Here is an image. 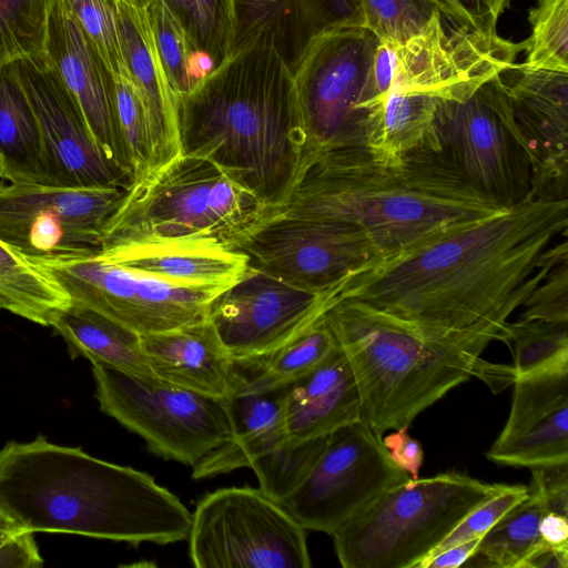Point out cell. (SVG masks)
Returning <instances> with one entry per match:
<instances>
[{
	"mask_svg": "<svg viewBox=\"0 0 568 568\" xmlns=\"http://www.w3.org/2000/svg\"><path fill=\"white\" fill-rule=\"evenodd\" d=\"M568 199L530 197L506 212L427 242L345 278L353 297L428 336L479 354L504 342L510 314L568 260Z\"/></svg>",
	"mask_w": 568,
	"mask_h": 568,
	"instance_id": "obj_1",
	"label": "cell"
},
{
	"mask_svg": "<svg viewBox=\"0 0 568 568\" xmlns=\"http://www.w3.org/2000/svg\"><path fill=\"white\" fill-rule=\"evenodd\" d=\"M508 209L470 184L440 151L419 148L385 160L349 146L313 159L272 217L352 223L382 262Z\"/></svg>",
	"mask_w": 568,
	"mask_h": 568,
	"instance_id": "obj_2",
	"label": "cell"
},
{
	"mask_svg": "<svg viewBox=\"0 0 568 568\" xmlns=\"http://www.w3.org/2000/svg\"><path fill=\"white\" fill-rule=\"evenodd\" d=\"M0 507L31 532L174 544L192 514L148 473L38 435L0 449Z\"/></svg>",
	"mask_w": 568,
	"mask_h": 568,
	"instance_id": "obj_3",
	"label": "cell"
},
{
	"mask_svg": "<svg viewBox=\"0 0 568 568\" xmlns=\"http://www.w3.org/2000/svg\"><path fill=\"white\" fill-rule=\"evenodd\" d=\"M175 102L181 152L217 164L273 215L302 155L292 68L275 44L258 39L227 54Z\"/></svg>",
	"mask_w": 568,
	"mask_h": 568,
	"instance_id": "obj_4",
	"label": "cell"
},
{
	"mask_svg": "<svg viewBox=\"0 0 568 568\" xmlns=\"http://www.w3.org/2000/svg\"><path fill=\"white\" fill-rule=\"evenodd\" d=\"M345 353L361 395V422L377 436L412 422L470 377L494 392L514 383L510 365L426 335L353 297H337L321 315Z\"/></svg>",
	"mask_w": 568,
	"mask_h": 568,
	"instance_id": "obj_5",
	"label": "cell"
},
{
	"mask_svg": "<svg viewBox=\"0 0 568 568\" xmlns=\"http://www.w3.org/2000/svg\"><path fill=\"white\" fill-rule=\"evenodd\" d=\"M271 216V209L217 164L181 153L126 189L104 225L101 248L195 242L235 250Z\"/></svg>",
	"mask_w": 568,
	"mask_h": 568,
	"instance_id": "obj_6",
	"label": "cell"
},
{
	"mask_svg": "<svg viewBox=\"0 0 568 568\" xmlns=\"http://www.w3.org/2000/svg\"><path fill=\"white\" fill-rule=\"evenodd\" d=\"M505 485L458 471L394 485L333 532L338 561L344 568H417Z\"/></svg>",
	"mask_w": 568,
	"mask_h": 568,
	"instance_id": "obj_7",
	"label": "cell"
},
{
	"mask_svg": "<svg viewBox=\"0 0 568 568\" xmlns=\"http://www.w3.org/2000/svg\"><path fill=\"white\" fill-rule=\"evenodd\" d=\"M376 42L375 34L362 24L337 23L314 34L293 62L302 135L298 180L324 152L369 148L376 118L359 103Z\"/></svg>",
	"mask_w": 568,
	"mask_h": 568,
	"instance_id": "obj_8",
	"label": "cell"
},
{
	"mask_svg": "<svg viewBox=\"0 0 568 568\" xmlns=\"http://www.w3.org/2000/svg\"><path fill=\"white\" fill-rule=\"evenodd\" d=\"M92 374L100 409L164 459L194 467L230 436L224 398L97 364Z\"/></svg>",
	"mask_w": 568,
	"mask_h": 568,
	"instance_id": "obj_9",
	"label": "cell"
},
{
	"mask_svg": "<svg viewBox=\"0 0 568 568\" xmlns=\"http://www.w3.org/2000/svg\"><path fill=\"white\" fill-rule=\"evenodd\" d=\"M438 151L480 192L511 207L532 197L531 166L501 74L463 100L438 102Z\"/></svg>",
	"mask_w": 568,
	"mask_h": 568,
	"instance_id": "obj_10",
	"label": "cell"
},
{
	"mask_svg": "<svg viewBox=\"0 0 568 568\" xmlns=\"http://www.w3.org/2000/svg\"><path fill=\"white\" fill-rule=\"evenodd\" d=\"M189 557L196 568H310L306 529L260 488L204 495L191 518Z\"/></svg>",
	"mask_w": 568,
	"mask_h": 568,
	"instance_id": "obj_11",
	"label": "cell"
},
{
	"mask_svg": "<svg viewBox=\"0 0 568 568\" xmlns=\"http://www.w3.org/2000/svg\"><path fill=\"white\" fill-rule=\"evenodd\" d=\"M125 191L1 184L0 241L31 264L95 254Z\"/></svg>",
	"mask_w": 568,
	"mask_h": 568,
	"instance_id": "obj_12",
	"label": "cell"
},
{
	"mask_svg": "<svg viewBox=\"0 0 568 568\" xmlns=\"http://www.w3.org/2000/svg\"><path fill=\"white\" fill-rule=\"evenodd\" d=\"M32 265L49 275L71 302L91 307L139 334L205 320L210 301L224 290L176 285L95 254Z\"/></svg>",
	"mask_w": 568,
	"mask_h": 568,
	"instance_id": "obj_13",
	"label": "cell"
},
{
	"mask_svg": "<svg viewBox=\"0 0 568 568\" xmlns=\"http://www.w3.org/2000/svg\"><path fill=\"white\" fill-rule=\"evenodd\" d=\"M410 479L362 422L327 436L326 446L303 483L281 504L308 530L328 535L387 488Z\"/></svg>",
	"mask_w": 568,
	"mask_h": 568,
	"instance_id": "obj_14",
	"label": "cell"
},
{
	"mask_svg": "<svg viewBox=\"0 0 568 568\" xmlns=\"http://www.w3.org/2000/svg\"><path fill=\"white\" fill-rule=\"evenodd\" d=\"M235 250L252 268L314 293L379 262L362 229L334 220L273 216Z\"/></svg>",
	"mask_w": 568,
	"mask_h": 568,
	"instance_id": "obj_15",
	"label": "cell"
},
{
	"mask_svg": "<svg viewBox=\"0 0 568 568\" xmlns=\"http://www.w3.org/2000/svg\"><path fill=\"white\" fill-rule=\"evenodd\" d=\"M438 10L426 24L396 44L390 89L463 100L516 64L525 42H513L496 30L453 28ZM389 89V90H390Z\"/></svg>",
	"mask_w": 568,
	"mask_h": 568,
	"instance_id": "obj_16",
	"label": "cell"
},
{
	"mask_svg": "<svg viewBox=\"0 0 568 568\" xmlns=\"http://www.w3.org/2000/svg\"><path fill=\"white\" fill-rule=\"evenodd\" d=\"M43 145L45 186L128 189L130 175L102 151L75 98L44 50L18 60Z\"/></svg>",
	"mask_w": 568,
	"mask_h": 568,
	"instance_id": "obj_17",
	"label": "cell"
},
{
	"mask_svg": "<svg viewBox=\"0 0 568 568\" xmlns=\"http://www.w3.org/2000/svg\"><path fill=\"white\" fill-rule=\"evenodd\" d=\"M341 283L314 293L248 265L239 281L210 301L207 318L234 362L255 361L314 323L333 302Z\"/></svg>",
	"mask_w": 568,
	"mask_h": 568,
	"instance_id": "obj_18",
	"label": "cell"
},
{
	"mask_svg": "<svg viewBox=\"0 0 568 568\" xmlns=\"http://www.w3.org/2000/svg\"><path fill=\"white\" fill-rule=\"evenodd\" d=\"M501 78L529 156L532 197L568 199V73L516 63Z\"/></svg>",
	"mask_w": 568,
	"mask_h": 568,
	"instance_id": "obj_19",
	"label": "cell"
},
{
	"mask_svg": "<svg viewBox=\"0 0 568 568\" xmlns=\"http://www.w3.org/2000/svg\"><path fill=\"white\" fill-rule=\"evenodd\" d=\"M44 52L109 159L133 182L115 110L114 80L67 0H47Z\"/></svg>",
	"mask_w": 568,
	"mask_h": 568,
	"instance_id": "obj_20",
	"label": "cell"
},
{
	"mask_svg": "<svg viewBox=\"0 0 568 568\" xmlns=\"http://www.w3.org/2000/svg\"><path fill=\"white\" fill-rule=\"evenodd\" d=\"M508 419L486 452L496 464L546 467L568 463V371L515 378Z\"/></svg>",
	"mask_w": 568,
	"mask_h": 568,
	"instance_id": "obj_21",
	"label": "cell"
},
{
	"mask_svg": "<svg viewBox=\"0 0 568 568\" xmlns=\"http://www.w3.org/2000/svg\"><path fill=\"white\" fill-rule=\"evenodd\" d=\"M140 341L155 377L215 398H226L231 393L235 362L207 317L164 332L140 334Z\"/></svg>",
	"mask_w": 568,
	"mask_h": 568,
	"instance_id": "obj_22",
	"label": "cell"
},
{
	"mask_svg": "<svg viewBox=\"0 0 568 568\" xmlns=\"http://www.w3.org/2000/svg\"><path fill=\"white\" fill-rule=\"evenodd\" d=\"M116 8L121 48L129 77L145 109L156 171L182 153L175 97L160 59L145 7L116 0Z\"/></svg>",
	"mask_w": 568,
	"mask_h": 568,
	"instance_id": "obj_23",
	"label": "cell"
},
{
	"mask_svg": "<svg viewBox=\"0 0 568 568\" xmlns=\"http://www.w3.org/2000/svg\"><path fill=\"white\" fill-rule=\"evenodd\" d=\"M361 422V395L339 346L315 369L288 384L283 407V440L297 444Z\"/></svg>",
	"mask_w": 568,
	"mask_h": 568,
	"instance_id": "obj_24",
	"label": "cell"
},
{
	"mask_svg": "<svg viewBox=\"0 0 568 568\" xmlns=\"http://www.w3.org/2000/svg\"><path fill=\"white\" fill-rule=\"evenodd\" d=\"M95 255L176 285L226 288L248 270L245 253L212 243L141 242L101 248Z\"/></svg>",
	"mask_w": 568,
	"mask_h": 568,
	"instance_id": "obj_25",
	"label": "cell"
},
{
	"mask_svg": "<svg viewBox=\"0 0 568 568\" xmlns=\"http://www.w3.org/2000/svg\"><path fill=\"white\" fill-rule=\"evenodd\" d=\"M287 387L250 392L233 385L224 398L230 436L193 467L192 478L200 480L251 467L260 457L282 445Z\"/></svg>",
	"mask_w": 568,
	"mask_h": 568,
	"instance_id": "obj_26",
	"label": "cell"
},
{
	"mask_svg": "<svg viewBox=\"0 0 568 568\" xmlns=\"http://www.w3.org/2000/svg\"><path fill=\"white\" fill-rule=\"evenodd\" d=\"M49 326L64 339L72 358L155 377L142 352L140 334L91 307L70 302L52 314Z\"/></svg>",
	"mask_w": 568,
	"mask_h": 568,
	"instance_id": "obj_27",
	"label": "cell"
},
{
	"mask_svg": "<svg viewBox=\"0 0 568 568\" xmlns=\"http://www.w3.org/2000/svg\"><path fill=\"white\" fill-rule=\"evenodd\" d=\"M0 159L11 183L45 184L41 133L18 61L0 65Z\"/></svg>",
	"mask_w": 568,
	"mask_h": 568,
	"instance_id": "obj_28",
	"label": "cell"
},
{
	"mask_svg": "<svg viewBox=\"0 0 568 568\" xmlns=\"http://www.w3.org/2000/svg\"><path fill=\"white\" fill-rule=\"evenodd\" d=\"M229 11L227 54L265 39L292 67L308 40L320 32L303 0H229Z\"/></svg>",
	"mask_w": 568,
	"mask_h": 568,
	"instance_id": "obj_29",
	"label": "cell"
},
{
	"mask_svg": "<svg viewBox=\"0 0 568 568\" xmlns=\"http://www.w3.org/2000/svg\"><path fill=\"white\" fill-rule=\"evenodd\" d=\"M338 344L321 316L295 337L268 355L235 365L252 371L235 369L234 386L250 392H268L293 383L320 366Z\"/></svg>",
	"mask_w": 568,
	"mask_h": 568,
	"instance_id": "obj_30",
	"label": "cell"
},
{
	"mask_svg": "<svg viewBox=\"0 0 568 568\" xmlns=\"http://www.w3.org/2000/svg\"><path fill=\"white\" fill-rule=\"evenodd\" d=\"M528 490L527 498L481 537L471 556L479 558L477 566L524 568L528 558L545 544L539 534V524L549 510L539 493Z\"/></svg>",
	"mask_w": 568,
	"mask_h": 568,
	"instance_id": "obj_31",
	"label": "cell"
},
{
	"mask_svg": "<svg viewBox=\"0 0 568 568\" xmlns=\"http://www.w3.org/2000/svg\"><path fill=\"white\" fill-rule=\"evenodd\" d=\"M0 292L20 307V316L49 326L52 314L70 304L68 295L44 272L0 241Z\"/></svg>",
	"mask_w": 568,
	"mask_h": 568,
	"instance_id": "obj_32",
	"label": "cell"
},
{
	"mask_svg": "<svg viewBox=\"0 0 568 568\" xmlns=\"http://www.w3.org/2000/svg\"><path fill=\"white\" fill-rule=\"evenodd\" d=\"M505 343L513 347L510 365L518 377L568 371V323L519 320L508 322Z\"/></svg>",
	"mask_w": 568,
	"mask_h": 568,
	"instance_id": "obj_33",
	"label": "cell"
},
{
	"mask_svg": "<svg viewBox=\"0 0 568 568\" xmlns=\"http://www.w3.org/2000/svg\"><path fill=\"white\" fill-rule=\"evenodd\" d=\"M531 33L524 64L568 73V0H538L528 11Z\"/></svg>",
	"mask_w": 568,
	"mask_h": 568,
	"instance_id": "obj_34",
	"label": "cell"
},
{
	"mask_svg": "<svg viewBox=\"0 0 568 568\" xmlns=\"http://www.w3.org/2000/svg\"><path fill=\"white\" fill-rule=\"evenodd\" d=\"M327 436L280 445L255 460L250 468L258 479L260 489L281 504L306 478L323 453Z\"/></svg>",
	"mask_w": 568,
	"mask_h": 568,
	"instance_id": "obj_35",
	"label": "cell"
},
{
	"mask_svg": "<svg viewBox=\"0 0 568 568\" xmlns=\"http://www.w3.org/2000/svg\"><path fill=\"white\" fill-rule=\"evenodd\" d=\"M47 0H0V65L44 50Z\"/></svg>",
	"mask_w": 568,
	"mask_h": 568,
	"instance_id": "obj_36",
	"label": "cell"
},
{
	"mask_svg": "<svg viewBox=\"0 0 568 568\" xmlns=\"http://www.w3.org/2000/svg\"><path fill=\"white\" fill-rule=\"evenodd\" d=\"M164 1L184 28L193 50L207 52L217 67L229 51V0Z\"/></svg>",
	"mask_w": 568,
	"mask_h": 568,
	"instance_id": "obj_37",
	"label": "cell"
},
{
	"mask_svg": "<svg viewBox=\"0 0 568 568\" xmlns=\"http://www.w3.org/2000/svg\"><path fill=\"white\" fill-rule=\"evenodd\" d=\"M113 80L116 118L129 155L133 182H136L154 171L148 116L129 74L114 75Z\"/></svg>",
	"mask_w": 568,
	"mask_h": 568,
	"instance_id": "obj_38",
	"label": "cell"
},
{
	"mask_svg": "<svg viewBox=\"0 0 568 568\" xmlns=\"http://www.w3.org/2000/svg\"><path fill=\"white\" fill-rule=\"evenodd\" d=\"M145 10L161 62L176 101L193 90L187 74V60L193 48L184 28L164 0H150Z\"/></svg>",
	"mask_w": 568,
	"mask_h": 568,
	"instance_id": "obj_39",
	"label": "cell"
},
{
	"mask_svg": "<svg viewBox=\"0 0 568 568\" xmlns=\"http://www.w3.org/2000/svg\"><path fill=\"white\" fill-rule=\"evenodd\" d=\"M110 73L129 74L123 57L116 0H67Z\"/></svg>",
	"mask_w": 568,
	"mask_h": 568,
	"instance_id": "obj_40",
	"label": "cell"
},
{
	"mask_svg": "<svg viewBox=\"0 0 568 568\" xmlns=\"http://www.w3.org/2000/svg\"><path fill=\"white\" fill-rule=\"evenodd\" d=\"M364 26L378 40L404 42L428 21L434 9L425 0H361Z\"/></svg>",
	"mask_w": 568,
	"mask_h": 568,
	"instance_id": "obj_41",
	"label": "cell"
},
{
	"mask_svg": "<svg viewBox=\"0 0 568 568\" xmlns=\"http://www.w3.org/2000/svg\"><path fill=\"white\" fill-rule=\"evenodd\" d=\"M528 493L527 486L506 484L500 491L473 509L417 568H427L436 555L455 545L483 537L510 509L527 498Z\"/></svg>",
	"mask_w": 568,
	"mask_h": 568,
	"instance_id": "obj_42",
	"label": "cell"
},
{
	"mask_svg": "<svg viewBox=\"0 0 568 568\" xmlns=\"http://www.w3.org/2000/svg\"><path fill=\"white\" fill-rule=\"evenodd\" d=\"M521 305L519 320L568 323V260L555 265Z\"/></svg>",
	"mask_w": 568,
	"mask_h": 568,
	"instance_id": "obj_43",
	"label": "cell"
},
{
	"mask_svg": "<svg viewBox=\"0 0 568 568\" xmlns=\"http://www.w3.org/2000/svg\"><path fill=\"white\" fill-rule=\"evenodd\" d=\"M528 488L540 494L549 511L568 515V463L531 468Z\"/></svg>",
	"mask_w": 568,
	"mask_h": 568,
	"instance_id": "obj_44",
	"label": "cell"
},
{
	"mask_svg": "<svg viewBox=\"0 0 568 568\" xmlns=\"http://www.w3.org/2000/svg\"><path fill=\"white\" fill-rule=\"evenodd\" d=\"M408 428L405 425L394 429L382 437V442L390 460L412 479H417L424 462V450L420 442L410 436Z\"/></svg>",
	"mask_w": 568,
	"mask_h": 568,
	"instance_id": "obj_45",
	"label": "cell"
},
{
	"mask_svg": "<svg viewBox=\"0 0 568 568\" xmlns=\"http://www.w3.org/2000/svg\"><path fill=\"white\" fill-rule=\"evenodd\" d=\"M43 564L34 532L22 530L0 539V568H39Z\"/></svg>",
	"mask_w": 568,
	"mask_h": 568,
	"instance_id": "obj_46",
	"label": "cell"
},
{
	"mask_svg": "<svg viewBox=\"0 0 568 568\" xmlns=\"http://www.w3.org/2000/svg\"><path fill=\"white\" fill-rule=\"evenodd\" d=\"M477 30H496L509 0H454Z\"/></svg>",
	"mask_w": 568,
	"mask_h": 568,
	"instance_id": "obj_47",
	"label": "cell"
},
{
	"mask_svg": "<svg viewBox=\"0 0 568 568\" xmlns=\"http://www.w3.org/2000/svg\"><path fill=\"white\" fill-rule=\"evenodd\" d=\"M542 541L551 547L568 548V518L552 511L546 513L539 524Z\"/></svg>",
	"mask_w": 568,
	"mask_h": 568,
	"instance_id": "obj_48",
	"label": "cell"
},
{
	"mask_svg": "<svg viewBox=\"0 0 568 568\" xmlns=\"http://www.w3.org/2000/svg\"><path fill=\"white\" fill-rule=\"evenodd\" d=\"M481 537L455 545L436 555L427 568H457L465 565L475 554Z\"/></svg>",
	"mask_w": 568,
	"mask_h": 568,
	"instance_id": "obj_49",
	"label": "cell"
},
{
	"mask_svg": "<svg viewBox=\"0 0 568 568\" xmlns=\"http://www.w3.org/2000/svg\"><path fill=\"white\" fill-rule=\"evenodd\" d=\"M524 568H568V548L544 544L528 558Z\"/></svg>",
	"mask_w": 568,
	"mask_h": 568,
	"instance_id": "obj_50",
	"label": "cell"
},
{
	"mask_svg": "<svg viewBox=\"0 0 568 568\" xmlns=\"http://www.w3.org/2000/svg\"><path fill=\"white\" fill-rule=\"evenodd\" d=\"M215 68L212 57L202 50H192L187 60V74L193 84L197 87Z\"/></svg>",
	"mask_w": 568,
	"mask_h": 568,
	"instance_id": "obj_51",
	"label": "cell"
},
{
	"mask_svg": "<svg viewBox=\"0 0 568 568\" xmlns=\"http://www.w3.org/2000/svg\"><path fill=\"white\" fill-rule=\"evenodd\" d=\"M452 24L474 29L471 21L454 0H425Z\"/></svg>",
	"mask_w": 568,
	"mask_h": 568,
	"instance_id": "obj_52",
	"label": "cell"
},
{
	"mask_svg": "<svg viewBox=\"0 0 568 568\" xmlns=\"http://www.w3.org/2000/svg\"><path fill=\"white\" fill-rule=\"evenodd\" d=\"M22 530L23 529L0 507V539Z\"/></svg>",
	"mask_w": 568,
	"mask_h": 568,
	"instance_id": "obj_53",
	"label": "cell"
},
{
	"mask_svg": "<svg viewBox=\"0 0 568 568\" xmlns=\"http://www.w3.org/2000/svg\"><path fill=\"white\" fill-rule=\"evenodd\" d=\"M0 308L10 311L19 316L21 314L18 304L2 292H0Z\"/></svg>",
	"mask_w": 568,
	"mask_h": 568,
	"instance_id": "obj_54",
	"label": "cell"
},
{
	"mask_svg": "<svg viewBox=\"0 0 568 568\" xmlns=\"http://www.w3.org/2000/svg\"><path fill=\"white\" fill-rule=\"evenodd\" d=\"M122 1L130 3L132 6L139 7V8H144L150 0H122Z\"/></svg>",
	"mask_w": 568,
	"mask_h": 568,
	"instance_id": "obj_55",
	"label": "cell"
},
{
	"mask_svg": "<svg viewBox=\"0 0 568 568\" xmlns=\"http://www.w3.org/2000/svg\"><path fill=\"white\" fill-rule=\"evenodd\" d=\"M0 179H4V169H3L1 159H0Z\"/></svg>",
	"mask_w": 568,
	"mask_h": 568,
	"instance_id": "obj_56",
	"label": "cell"
}]
</instances>
